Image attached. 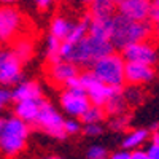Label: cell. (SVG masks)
<instances>
[{"label": "cell", "mask_w": 159, "mask_h": 159, "mask_svg": "<svg viewBox=\"0 0 159 159\" xmlns=\"http://www.w3.org/2000/svg\"><path fill=\"white\" fill-rule=\"evenodd\" d=\"M151 5V0H121L116 7L118 13H121V15L135 21H143L148 19Z\"/></svg>", "instance_id": "cell-12"}, {"label": "cell", "mask_w": 159, "mask_h": 159, "mask_svg": "<svg viewBox=\"0 0 159 159\" xmlns=\"http://www.w3.org/2000/svg\"><path fill=\"white\" fill-rule=\"evenodd\" d=\"M34 123L40 129H43L46 134H49L51 137H54L57 140H64L65 135H67V134H65V130H64V119H62V116L46 100H42L38 115H37Z\"/></svg>", "instance_id": "cell-5"}, {"label": "cell", "mask_w": 159, "mask_h": 159, "mask_svg": "<svg viewBox=\"0 0 159 159\" xmlns=\"http://www.w3.org/2000/svg\"><path fill=\"white\" fill-rule=\"evenodd\" d=\"M13 54H15L21 62L29 61L32 57V54H34V45H32V42H29L27 38L18 40V42L15 43V46H13Z\"/></svg>", "instance_id": "cell-23"}, {"label": "cell", "mask_w": 159, "mask_h": 159, "mask_svg": "<svg viewBox=\"0 0 159 159\" xmlns=\"http://www.w3.org/2000/svg\"><path fill=\"white\" fill-rule=\"evenodd\" d=\"M24 27V16L13 7L0 8V42L10 43Z\"/></svg>", "instance_id": "cell-7"}, {"label": "cell", "mask_w": 159, "mask_h": 159, "mask_svg": "<svg viewBox=\"0 0 159 159\" xmlns=\"http://www.w3.org/2000/svg\"><path fill=\"white\" fill-rule=\"evenodd\" d=\"M0 127H2V119H0Z\"/></svg>", "instance_id": "cell-41"}, {"label": "cell", "mask_w": 159, "mask_h": 159, "mask_svg": "<svg viewBox=\"0 0 159 159\" xmlns=\"http://www.w3.org/2000/svg\"><path fill=\"white\" fill-rule=\"evenodd\" d=\"M0 2H3V3H13V2H16V0H0Z\"/></svg>", "instance_id": "cell-38"}, {"label": "cell", "mask_w": 159, "mask_h": 159, "mask_svg": "<svg viewBox=\"0 0 159 159\" xmlns=\"http://www.w3.org/2000/svg\"><path fill=\"white\" fill-rule=\"evenodd\" d=\"M34 2L40 10H48L52 3H54V0H34Z\"/></svg>", "instance_id": "cell-34"}, {"label": "cell", "mask_w": 159, "mask_h": 159, "mask_svg": "<svg viewBox=\"0 0 159 159\" xmlns=\"http://www.w3.org/2000/svg\"><path fill=\"white\" fill-rule=\"evenodd\" d=\"M89 5V15L92 18H110L113 16L115 3L111 0H91Z\"/></svg>", "instance_id": "cell-18"}, {"label": "cell", "mask_w": 159, "mask_h": 159, "mask_svg": "<svg viewBox=\"0 0 159 159\" xmlns=\"http://www.w3.org/2000/svg\"><path fill=\"white\" fill-rule=\"evenodd\" d=\"M123 96L129 107H137L145 99V94H143L140 84H129L127 88L123 86Z\"/></svg>", "instance_id": "cell-22"}, {"label": "cell", "mask_w": 159, "mask_h": 159, "mask_svg": "<svg viewBox=\"0 0 159 159\" xmlns=\"http://www.w3.org/2000/svg\"><path fill=\"white\" fill-rule=\"evenodd\" d=\"M108 156L107 150H105L103 147H100V145H96V147H91L88 150V157L89 159H105Z\"/></svg>", "instance_id": "cell-27"}, {"label": "cell", "mask_w": 159, "mask_h": 159, "mask_svg": "<svg viewBox=\"0 0 159 159\" xmlns=\"http://www.w3.org/2000/svg\"><path fill=\"white\" fill-rule=\"evenodd\" d=\"M30 134L29 123L18 118L16 115L5 121H2L0 127V153L7 157L18 156L24 151Z\"/></svg>", "instance_id": "cell-2"}, {"label": "cell", "mask_w": 159, "mask_h": 159, "mask_svg": "<svg viewBox=\"0 0 159 159\" xmlns=\"http://www.w3.org/2000/svg\"><path fill=\"white\" fill-rule=\"evenodd\" d=\"M61 42H62V40L56 38L54 35H51V34H49V37L46 38V61H48L49 65H51V64H56V62H59V61H62L61 56H59Z\"/></svg>", "instance_id": "cell-24"}, {"label": "cell", "mask_w": 159, "mask_h": 159, "mask_svg": "<svg viewBox=\"0 0 159 159\" xmlns=\"http://www.w3.org/2000/svg\"><path fill=\"white\" fill-rule=\"evenodd\" d=\"M64 130L67 135H75L81 130V124L76 119H69V121H64Z\"/></svg>", "instance_id": "cell-28"}, {"label": "cell", "mask_w": 159, "mask_h": 159, "mask_svg": "<svg viewBox=\"0 0 159 159\" xmlns=\"http://www.w3.org/2000/svg\"><path fill=\"white\" fill-rule=\"evenodd\" d=\"M88 34L97 38L110 40L111 35V16L110 18H92L88 27Z\"/></svg>", "instance_id": "cell-17"}, {"label": "cell", "mask_w": 159, "mask_h": 159, "mask_svg": "<svg viewBox=\"0 0 159 159\" xmlns=\"http://www.w3.org/2000/svg\"><path fill=\"white\" fill-rule=\"evenodd\" d=\"M127 124H129V118L126 115H116L110 121L108 126H110V129H113L116 132H121V130H124L127 127Z\"/></svg>", "instance_id": "cell-26"}, {"label": "cell", "mask_w": 159, "mask_h": 159, "mask_svg": "<svg viewBox=\"0 0 159 159\" xmlns=\"http://www.w3.org/2000/svg\"><path fill=\"white\" fill-rule=\"evenodd\" d=\"M145 151H147L148 159H159V143H153L151 142V145Z\"/></svg>", "instance_id": "cell-30"}, {"label": "cell", "mask_w": 159, "mask_h": 159, "mask_svg": "<svg viewBox=\"0 0 159 159\" xmlns=\"http://www.w3.org/2000/svg\"><path fill=\"white\" fill-rule=\"evenodd\" d=\"M154 32V25L150 19L135 21L130 19L121 13L111 16V35L110 42L113 43L115 49H123L124 46L148 40Z\"/></svg>", "instance_id": "cell-1"}, {"label": "cell", "mask_w": 159, "mask_h": 159, "mask_svg": "<svg viewBox=\"0 0 159 159\" xmlns=\"http://www.w3.org/2000/svg\"><path fill=\"white\" fill-rule=\"evenodd\" d=\"M72 25H73V22L70 19L64 18V16H57V18H54L51 21L49 32H51V35H54L59 40H65V37L69 35V32L72 29Z\"/></svg>", "instance_id": "cell-20"}, {"label": "cell", "mask_w": 159, "mask_h": 159, "mask_svg": "<svg viewBox=\"0 0 159 159\" xmlns=\"http://www.w3.org/2000/svg\"><path fill=\"white\" fill-rule=\"evenodd\" d=\"M124 65H126V61L123 59V56L116 54V52L113 51V52L100 57L99 61H96L94 64H92L91 72L107 86L123 88L126 84Z\"/></svg>", "instance_id": "cell-4"}, {"label": "cell", "mask_w": 159, "mask_h": 159, "mask_svg": "<svg viewBox=\"0 0 159 159\" xmlns=\"http://www.w3.org/2000/svg\"><path fill=\"white\" fill-rule=\"evenodd\" d=\"M129 108V105L123 96V88H116L113 91V94L107 99V102L103 103L105 115L116 116V115H124Z\"/></svg>", "instance_id": "cell-15"}, {"label": "cell", "mask_w": 159, "mask_h": 159, "mask_svg": "<svg viewBox=\"0 0 159 159\" xmlns=\"http://www.w3.org/2000/svg\"><path fill=\"white\" fill-rule=\"evenodd\" d=\"M75 75H80L78 65L70 62V61H64V59L56 62V64H51L49 72H48L49 80H52L57 84H64L69 78H72Z\"/></svg>", "instance_id": "cell-13"}, {"label": "cell", "mask_w": 159, "mask_h": 159, "mask_svg": "<svg viewBox=\"0 0 159 159\" xmlns=\"http://www.w3.org/2000/svg\"><path fill=\"white\" fill-rule=\"evenodd\" d=\"M130 159H148V156H147V151L140 150V147H139V148L130 150Z\"/></svg>", "instance_id": "cell-32"}, {"label": "cell", "mask_w": 159, "mask_h": 159, "mask_svg": "<svg viewBox=\"0 0 159 159\" xmlns=\"http://www.w3.org/2000/svg\"><path fill=\"white\" fill-rule=\"evenodd\" d=\"M151 142L153 143H159V132H154V134L151 135Z\"/></svg>", "instance_id": "cell-35"}, {"label": "cell", "mask_w": 159, "mask_h": 159, "mask_svg": "<svg viewBox=\"0 0 159 159\" xmlns=\"http://www.w3.org/2000/svg\"><path fill=\"white\" fill-rule=\"evenodd\" d=\"M111 159H130V150L123 148L121 151H116L111 154Z\"/></svg>", "instance_id": "cell-33"}, {"label": "cell", "mask_w": 159, "mask_h": 159, "mask_svg": "<svg viewBox=\"0 0 159 159\" xmlns=\"http://www.w3.org/2000/svg\"><path fill=\"white\" fill-rule=\"evenodd\" d=\"M154 34H156V37L159 38V22H156V25H154Z\"/></svg>", "instance_id": "cell-37"}, {"label": "cell", "mask_w": 159, "mask_h": 159, "mask_svg": "<svg viewBox=\"0 0 159 159\" xmlns=\"http://www.w3.org/2000/svg\"><path fill=\"white\" fill-rule=\"evenodd\" d=\"M80 78H81L83 89L86 91V94L89 97V102L94 103V105L103 107V103L107 102V99L116 89V88H111V86H107L105 83H102L92 72H84V73L80 75Z\"/></svg>", "instance_id": "cell-9"}, {"label": "cell", "mask_w": 159, "mask_h": 159, "mask_svg": "<svg viewBox=\"0 0 159 159\" xmlns=\"http://www.w3.org/2000/svg\"><path fill=\"white\" fill-rule=\"evenodd\" d=\"M91 19H92V16L89 15V13H88V15H84L81 21L72 25V29H70L69 35L65 37V40H67V42H70V43H76L78 40H81V38L88 34V27H89Z\"/></svg>", "instance_id": "cell-19"}, {"label": "cell", "mask_w": 159, "mask_h": 159, "mask_svg": "<svg viewBox=\"0 0 159 159\" xmlns=\"http://www.w3.org/2000/svg\"><path fill=\"white\" fill-rule=\"evenodd\" d=\"M111 2H113V3H115V5H118V3H119V2H121V0H111Z\"/></svg>", "instance_id": "cell-40"}, {"label": "cell", "mask_w": 159, "mask_h": 159, "mask_svg": "<svg viewBox=\"0 0 159 159\" xmlns=\"http://www.w3.org/2000/svg\"><path fill=\"white\" fill-rule=\"evenodd\" d=\"M43 97L38 99H25V100H19L15 105V115L21 119H24L25 123H34L35 118L38 115L40 105H42Z\"/></svg>", "instance_id": "cell-14"}, {"label": "cell", "mask_w": 159, "mask_h": 159, "mask_svg": "<svg viewBox=\"0 0 159 159\" xmlns=\"http://www.w3.org/2000/svg\"><path fill=\"white\" fill-rule=\"evenodd\" d=\"M42 97V88L37 81H19L15 91L11 92V100L19 102L25 99H38Z\"/></svg>", "instance_id": "cell-16"}, {"label": "cell", "mask_w": 159, "mask_h": 159, "mask_svg": "<svg viewBox=\"0 0 159 159\" xmlns=\"http://www.w3.org/2000/svg\"><path fill=\"white\" fill-rule=\"evenodd\" d=\"M156 76L154 65L139 64V62H126L124 65V80L127 84H145L153 81Z\"/></svg>", "instance_id": "cell-11"}, {"label": "cell", "mask_w": 159, "mask_h": 159, "mask_svg": "<svg viewBox=\"0 0 159 159\" xmlns=\"http://www.w3.org/2000/svg\"><path fill=\"white\" fill-rule=\"evenodd\" d=\"M102 126H100V123H88V124H84V129H83V132L86 135H89V137H97V135H100L102 134Z\"/></svg>", "instance_id": "cell-29"}, {"label": "cell", "mask_w": 159, "mask_h": 159, "mask_svg": "<svg viewBox=\"0 0 159 159\" xmlns=\"http://www.w3.org/2000/svg\"><path fill=\"white\" fill-rule=\"evenodd\" d=\"M10 100H11V92L8 89H3L2 88V89H0V110H2Z\"/></svg>", "instance_id": "cell-31"}, {"label": "cell", "mask_w": 159, "mask_h": 159, "mask_svg": "<svg viewBox=\"0 0 159 159\" xmlns=\"http://www.w3.org/2000/svg\"><path fill=\"white\" fill-rule=\"evenodd\" d=\"M80 118H81V121L84 124H88V123H100L102 119L105 118V110H103V107H100V105L91 103L88 107V110Z\"/></svg>", "instance_id": "cell-25"}, {"label": "cell", "mask_w": 159, "mask_h": 159, "mask_svg": "<svg viewBox=\"0 0 159 159\" xmlns=\"http://www.w3.org/2000/svg\"><path fill=\"white\" fill-rule=\"evenodd\" d=\"M69 2H73V3H84V5H88L91 0H69Z\"/></svg>", "instance_id": "cell-36"}, {"label": "cell", "mask_w": 159, "mask_h": 159, "mask_svg": "<svg viewBox=\"0 0 159 159\" xmlns=\"http://www.w3.org/2000/svg\"><path fill=\"white\" fill-rule=\"evenodd\" d=\"M151 3L156 5V7H159V0H151Z\"/></svg>", "instance_id": "cell-39"}, {"label": "cell", "mask_w": 159, "mask_h": 159, "mask_svg": "<svg viewBox=\"0 0 159 159\" xmlns=\"http://www.w3.org/2000/svg\"><path fill=\"white\" fill-rule=\"evenodd\" d=\"M22 80V62L13 51L0 49V84L11 86Z\"/></svg>", "instance_id": "cell-8"}, {"label": "cell", "mask_w": 159, "mask_h": 159, "mask_svg": "<svg viewBox=\"0 0 159 159\" xmlns=\"http://www.w3.org/2000/svg\"><path fill=\"white\" fill-rule=\"evenodd\" d=\"M121 56L126 62H139V64H148L154 65L159 62V49L154 43L148 40L130 43L121 49Z\"/></svg>", "instance_id": "cell-6"}, {"label": "cell", "mask_w": 159, "mask_h": 159, "mask_svg": "<svg viewBox=\"0 0 159 159\" xmlns=\"http://www.w3.org/2000/svg\"><path fill=\"white\" fill-rule=\"evenodd\" d=\"M61 105L65 113L80 118L88 110L91 102L83 88H67L61 94Z\"/></svg>", "instance_id": "cell-10"}, {"label": "cell", "mask_w": 159, "mask_h": 159, "mask_svg": "<svg viewBox=\"0 0 159 159\" xmlns=\"http://www.w3.org/2000/svg\"><path fill=\"white\" fill-rule=\"evenodd\" d=\"M150 134L147 129H137V130H132L129 135H126V139L123 140V148L126 150H134L139 148L142 145L148 140Z\"/></svg>", "instance_id": "cell-21"}, {"label": "cell", "mask_w": 159, "mask_h": 159, "mask_svg": "<svg viewBox=\"0 0 159 159\" xmlns=\"http://www.w3.org/2000/svg\"><path fill=\"white\" fill-rule=\"evenodd\" d=\"M115 51V46L110 40H103L92 37L86 34L81 40H78L76 43L72 45V51L67 57V61L83 65V67H92V64L99 61L100 57L110 54Z\"/></svg>", "instance_id": "cell-3"}]
</instances>
